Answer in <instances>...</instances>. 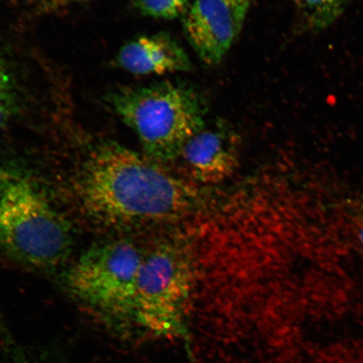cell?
I'll use <instances>...</instances> for the list:
<instances>
[{"label": "cell", "mask_w": 363, "mask_h": 363, "mask_svg": "<svg viewBox=\"0 0 363 363\" xmlns=\"http://www.w3.org/2000/svg\"><path fill=\"white\" fill-rule=\"evenodd\" d=\"M81 212L108 229L162 223L201 206L196 186L163 169L157 162L116 143L95 147L72 182Z\"/></svg>", "instance_id": "obj_1"}, {"label": "cell", "mask_w": 363, "mask_h": 363, "mask_svg": "<svg viewBox=\"0 0 363 363\" xmlns=\"http://www.w3.org/2000/svg\"><path fill=\"white\" fill-rule=\"evenodd\" d=\"M65 218L26 172L0 167V249L38 269H54L71 251Z\"/></svg>", "instance_id": "obj_2"}, {"label": "cell", "mask_w": 363, "mask_h": 363, "mask_svg": "<svg viewBox=\"0 0 363 363\" xmlns=\"http://www.w3.org/2000/svg\"><path fill=\"white\" fill-rule=\"evenodd\" d=\"M111 104L155 162L178 158L185 144L206 125V102L188 86L163 82L121 89Z\"/></svg>", "instance_id": "obj_3"}, {"label": "cell", "mask_w": 363, "mask_h": 363, "mask_svg": "<svg viewBox=\"0 0 363 363\" xmlns=\"http://www.w3.org/2000/svg\"><path fill=\"white\" fill-rule=\"evenodd\" d=\"M193 272L189 254L179 245L163 244L145 256L136 289L133 323L156 337H188L186 314Z\"/></svg>", "instance_id": "obj_4"}, {"label": "cell", "mask_w": 363, "mask_h": 363, "mask_svg": "<svg viewBox=\"0 0 363 363\" xmlns=\"http://www.w3.org/2000/svg\"><path fill=\"white\" fill-rule=\"evenodd\" d=\"M144 257L128 240L95 245L67 272V289L104 315L134 322L136 289Z\"/></svg>", "instance_id": "obj_5"}, {"label": "cell", "mask_w": 363, "mask_h": 363, "mask_svg": "<svg viewBox=\"0 0 363 363\" xmlns=\"http://www.w3.org/2000/svg\"><path fill=\"white\" fill-rule=\"evenodd\" d=\"M179 157L189 176L198 183H221L238 167L239 136L223 122L206 124L188 140Z\"/></svg>", "instance_id": "obj_6"}, {"label": "cell", "mask_w": 363, "mask_h": 363, "mask_svg": "<svg viewBox=\"0 0 363 363\" xmlns=\"http://www.w3.org/2000/svg\"><path fill=\"white\" fill-rule=\"evenodd\" d=\"M184 29L195 52L210 66L223 60L240 30L221 0H194L185 13Z\"/></svg>", "instance_id": "obj_7"}, {"label": "cell", "mask_w": 363, "mask_h": 363, "mask_svg": "<svg viewBox=\"0 0 363 363\" xmlns=\"http://www.w3.org/2000/svg\"><path fill=\"white\" fill-rule=\"evenodd\" d=\"M118 63L135 75L187 72L191 62L183 48L169 34L143 35L125 44L118 54Z\"/></svg>", "instance_id": "obj_8"}, {"label": "cell", "mask_w": 363, "mask_h": 363, "mask_svg": "<svg viewBox=\"0 0 363 363\" xmlns=\"http://www.w3.org/2000/svg\"><path fill=\"white\" fill-rule=\"evenodd\" d=\"M306 25L313 30L328 28L344 11L348 0H294Z\"/></svg>", "instance_id": "obj_9"}, {"label": "cell", "mask_w": 363, "mask_h": 363, "mask_svg": "<svg viewBox=\"0 0 363 363\" xmlns=\"http://www.w3.org/2000/svg\"><path fill=\"white\" fill-rule=\"evenodd\" d=\"M190 0H135L134 6L143 16L172 20L184 15Z\"/></svg>", "instance_id": "obj_10"}, {"label": "cell", "mask_w": 363, "mask_h": 363, "mask_svg": "<svg viewBox=\"0 0 363 363\" xmlns=\"http://www.w3.org/2000/svg\"><path fill=\"white\" fill-rule=\"evenodd\" d=\"M89 1L90 0H33L30 11L34 16H47Z\"/></svg>", "instance_id": "obj_11"}, {"label": "cell", "mask_w": 363, "mask_h": 363, "mask_svg": "<svg viewBox=\"0 0 363 363\" xmlns=\"http://www.w3.org/2000/svg\"><path fill=\"white\" fill-rule=\"evenodd\" d=\"M12 94L10 79L2 63L0 62V129L6 124L10 116L13 103Z\"/></svg>", "instance_id": "obj_12"}, {"label": "cell", "mask_w": 363, "mask_h": 363, "mask_svg": "<svg viewBox=\"0 0 363 363\" xmlns=\"http://www.w3.org/2000/svg\"><path fill=\"white\" fill-rule=\"evenodd\" d=\"M221 1H223L227 7L230 9L231 13H233L240 30L242 29L243 22L246 19L252 0H221Z\"/></svg>", "instance_id": "obj_13"}, {"label": "cell", "mask_w": 363, "mask_h": 363, "mask_svg": "<svg viewBox=\"0 0 363 363\" xmlns=\"http://www.w3.org/2000/svg\"><path fill=\"white\" fill-rule=\"evenodd\" d=\"M1 363H38L34 361L33 358L27 357L26 354L16 350L7 354V356L3 358Z\"/></svg>", "instance_id": "obj_14"}, {"label": "cell", "mask_w": 363, "mask_h": 363, "mask_svg": "<svg viewBox=\"0 0 363 363\" xmlns=\"http://www.w3.org/2000/svg\"><path fill=\"white\" fill-rule=\"evenodd\" d=\"M359 238H360L361 242L363 246V220L362 221V224H361V227H360Z\"/></svg>", "instance_id": "obj_15"}, {"label": "cell", "mask_w": 363, "mask_h": 363, "mask_svg": "<svg viewBox=\"0 0 363 363\" xmlns=\"http://www.w3.org/2000/svg\"><path fill=\"white\" fill-rule=\"evenodd\" d=\"M362 211L363 214V196H362Z\"/></svg>", "instance_id": "obj_16"}]
</instances>
